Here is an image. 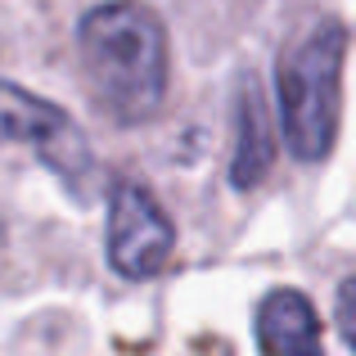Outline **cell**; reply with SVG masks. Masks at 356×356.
I'll list each match as a JSON object with an SVG mask.
<instances>
[{"label": "cell", "instance_id": "cell-5", "mask_svg": "<svg viewBox=\"0 0 356 356\" xmlns=\"http://www.w3.org/2000/svg\"><path fill=\"white\" fill-rule=\"evenodd\" d=\"M257 348L261 356H325L312 298L298 289H270L257 307Z\"/></svg>", "mask_w": 356, "mask_h": 356}, {"label": "cell", "instance_id": "cell-4", "mask_svg": "<svg viewBox=\"0 0 356 356\" xmlns=\"http://www.w3.org/2000/svg\"><path fill=\"white\" fill-rule=\"evenodd\" d=\"M0 145H32L72 185L90 172L86 140L72 127V118L59 104L14 86V81H0Z\"/></svg>", "mask_w": 356, "mask_h": 356}, {"label": "cell", "instance_id": "cell-1", "mask_svg": "<svg viewBox=\"0 0 356 356\" xmlns=\"http://www.w3.org/2000/svg\"><path fill=\"white\" fill-rule=\"evenodd\" d=\"M77 54L81 77L104 118L136 127L163 108L172 45H167L163 18L145 0H104L86 9L77 27Z\"/></svg>", "mask_w": 356, "mask_h": 356}, {"label": "cell", "instance_id": "cell-7", "mask_svg": "<svg viewBox=\"0 0 356 356\" xmlns=\"http://www.w3.org/2000/svg\"><path fill=\"white\" fill-rule=\"evenodd\" d=\"M334 316H339V334L356 352V275L339 284V293H334Z\"/></svg>", "mask_w": 356, "mask_h": 356}, {"label": "cell", "instance_id": "cell-6", "mask_svg": "<svg viewBox=\"0 0 356 356\" xmlns=\"http://www.w3.org/2000/svg\"><path fill=\"white\" fill-rule=\"evenodd\" d=\"M270 163H275V127H270V108L261 95L257 77H243L239 99H235V149H230V185L252 190L266 181Z\"/></svg>", "mask_w": 356, "mask_h": 356}, {"label": "cell", "instance_id": "cell-3", "mask_svg": "<svg viewBox=\"0 0 356 356\" xmlns=\"http://www.w3.org/2000/svg\"><path fill=\"white\" fill-rule=\"evenodd\" d=\"M176 252V226L140 181H118L108 194V266L122 280H154Z\"/></svg>", "mask_w": 356, "mask_h": 356}, {"label": "cell", "instance_id": "cell-2", "mask_svg": "<svg viewBox=\"0 0 356 356\" xmlns=\"http://www.w3.org/2000/svg\"><path fill=\"white\" fill-rule=\"evenodd\" d=\"M343 59H348V27L339 18H325L312 23L298 41H289L275 63L280 131L298 163H325L339 140Z\"/></svg>", "mask_w": 356, "mask_h": 356}]
</instances>
